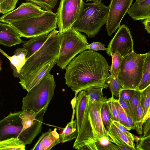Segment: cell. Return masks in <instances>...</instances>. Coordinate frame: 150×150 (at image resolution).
<instances>
[{"label":"cell","instance_id":"48","mask_svg":"<svg viewBox=\"0 0 150 150\" xmlns=\"http://www.w3.org/2000/svg\"><path fill=\"white\" fill-rule=\"evenodd\" d=\"M117 150H132L130 148L120 145H116Z\"/></svg>","mask_w":150,"mask_h":150},{"label":"cell","instance_id":"31","mask_svg":"<svg viewBox=\"0 0 150 150\" xmlns=\"http://www.w3.org/2000/svg\"><path fill=\"white\" fill-rule=\"evenodd\" d=\"M141 97V91L135 90L133 97L128 103L131 114L135 123L136 121L137 110Z\"/></svg>","mask_w":150,"mask_h":150},{"label":"cell","instance_id":"2","mask_svg":"<svg viewBox=\"0 0 150 150\" xmlns=\"http://www.w3.org/2000/svg\"><path fill=\"white\" fill-rule=\"evenodd\" d=\"M56 87L54 76L49 73L23 98L22 110H28L38 112L37 117L43 116L53 96Z\"/></svg>","mask_w":150,"mask_h":150},{"label":"cell","instance_id":"39","mask_svg":"<svg viewBox=\"0 0 150 150\" xmlns=\"http://www.w3.org/2000/svg\"><path fill=\"white\" fill-rule=\"evenodd\" d=\"M114 96H112L108 99L110 110L113 121H116L119 122L118 111L114 103Z\"/></svg>","mask_w":150,"mask_h":150},{"label":"cell","instance_id":"46","mask_svg":"<svg viewBox=\"0 0 150 150\" xmlns=\"http://www.w3.org/2000/svg\"><path fill=\"white\" fill-rule=\"evenodd\" d=\"M79 150H97L95 142L86 144L77 149Z\"/></svg>","mask_w":150,"mask_h":150},{"label":"cell","instance_id":"9","mask_svg":"<svg viewBox=\"0 0 150 150\" xmlns=\"http://www.w3.org/2000/svg\"><path fill=\"white\" fill-rule=\"evenodd\" d=\"M83 0H61L56 13L59 33L73 27L83 9Z\"/></svg>","mask_w":150,"mask_h":150},{"label":"cell","instance_id":"14","mask_svg":"<svg viewBox=\"0 0 150 150\" xmlns=\"http://www.w3.org/2000/svg\"><path fill=\"white\" fill-rule=\"evenodd\" d=\"M22 110L11 112L0 121V140L18 137L23 125L20 117Z\"/></svg>","mask_w":150,"mask_h":150},{"label":"cell","instance_id":"33","mask_svg":"<svg viewBox=\"0 0 150 150\" xmlns=\"http://www.w3.org/2000/svg\"><path fill=\"white\" fill-rule=\"evenodd\" d=\"M34 3L45 11H51L55 7L59 0H25Z\"/></svg>","mask_w":150,"mask_h":150},{"label":"cell","instance_id":"18","mask_svg":"<svg viewBox=\"0 0 150 150\" xmlns=\"http://www.w3.org/2000/svg\"><path fill=\"white\" fill-rule=\"evenodd\" d=\"M62 143L57 129L53 130L49 129L48 131L43 133L31 149V150H50L56 145Z\"/></svg>","mask_w":150,"mask_h":150},{"label":"cell","instance_id":"10","mask_svg":"<svg viewBox=\"0 0 150 150\" xmlns=\"http://www.w3.org/2000/svg\"><path fill=\"white\" fill-rule=\"evenodd\" d=\"M133 41L131 32L125 25H120L114 36L108 45L106 53L109 56L112 53L119 52L123 57L134 52Z\"/></svg>","mask_w":150,"mask_h":150},{"label":"cell","instance_id":"26","mask_svg":"<svg viewBox=\"0 0 150 150\" xmlns=\"http://www.w3.org/2000/svg\"><path fill=\"white\" fill-rule=\"evenodd\" d=\"M38 114L28 110H22L20 117L22 120L23 128L20 133L34 124Z\"/></svg>","mask_w":150,"mask_h":150},{"label":"cell","instance_id":"37","mask_svg":"<svg viewBox=\"0 0 150 150\" xmlns=\"http://www.w3.org/2000/svg\"><path fill=\"white\" fill-rule=\"evenodd\" d=\"M114 100L118 111L119 122L125 127L127 129L126 124V120L127 118V114L120 104L118 100L114 98Z\"/></svg>","mask_w":150,"mask_h":150},{"label":"cell","instance_id":"50","mask_svg":"<svg viewBox=\"0 0 150 150\" xmlns=\"http://www.w3.org/2000/svg\"><path fill=\"white\" fill-rule=\"evenodd\" d=\"M149 117H150V107L149 108V111H148V113L147 116V120Z\"/></svg>","mask_w":150,"mask_h":150},{"label":"cell","instance_id":"34","mask_svg":"<svg viewBox=\"0 0 150 150\" xmlns=\"http://www.w3.org/2000/svg\"><path fill=\"white\" fill-rule=\"evenodd\" d=\"M113 143L106 137H102L95 142L97 150H117L116 144Z\"/></svg>","mask_w":150,"mask_h":150},{"label":"cell","instance_id":"41","mask_svg":"<svg viewBox=\"0 0 150 150\" xmlns=\"http://www.w3.org/2000/svg\"><path fill=\"white\" fill-rule=\"evenodd\" d=\"M112 122L122 132L126 134L132 141H134L136 140L135 136L130 133L127 128L121 124L119 122L113 121Z\"/></svg>","mask_w":150,"mask_h":150},{"label":"cell","instance_id":"5","mask_svg":"<svg viewBox=\"0 0 150 150\" xmlns=\"http://www.w3.org/2000/svg\"><path fill=\"white\" fill-rule=\"evenodd\" d=\"M60 34V47L57 64L64 69L76 55L88 49L89 44L86 36L73 27Z\"/></svg>","mask_w":150,"mask_h":150},{"label":"cell","instance_id":"8","mask_svg":"<svg viewBox=\"0 0 150 150\" xmlns=\"http://www.w3.org/2000/svg\"><path fill=\"white\" fill-rule=\"evenodd\" d=\"M61 40L59 33L50 37L44 45L27 60L21 70L23 76L31 74L58 58Z\"/></svg>","mask_w":150,"mask_h":150},{"label":"cell","instance_id":"6","mask_svg":"<svg viewBox=\"0 0 150 150\" xmlns=\"http://www.w3.org/2000/svg\"><path fill=\"white\" fill-rule=\"evenodd\" d=\"M146 55L134 52L123 57L117 79L122 89L137 90L142 77Z\"/></svg>","mask_w":150,"mask_h":150},{"label":"cell","instance_id":"20","mask_svg":"<svg viewBox=\"0 0 150 150\" xmlns=\"http://www.w3.org/2000/svg\"><path fill=\"white\" fill-rule=\"evenodd\" d=\"M127 13L134 20L150 19V0L135 1Z\"/></svg>","mask_w":150,"mask_h":150},{"label":"cell","instance_id":"3","mask_svg":"<svg viewBox=\"0 0 150 150\" xmlns=\"http://www.w3.org/2000/svg\"><path fill=\"white\" fill-rule=\"evenodd\" d=\"M109 10V6L101 2L84 3L80 17L72 27L88 37H94L106 23Z\"/></svg>","mask_w":150,"mask_h":150},{"label":"cell","instance_id":"19","mask_svg":"<svg viewBox=\"0 0 150 150\" xmlns=\"http://www.w3.org/2000/svg\"><path fill=\"white\" fill-rule=\"evenodd\" d=\"M59 32V31L54 29L50 33L32 37L28 40L23 41V47L26 50L27 52V61L44 45L50 37Z\"/></svg>","mask_w":150,"mask_h":150},{"label":"cell","instance_id":"17","mask_svg":"<svg viewBox=\"0 0 150 150\" xmlns=\"http://www.w3.org/2000/svg\"><path fill=\"white\" fill-rule=\"evenodd\" d=\"M21 35L17 30L9 23L0 22V44L11 47L23 43Z\"/></svg>","mask_w":150,"mask_h":150},{"label":"cell","instance_id":"28","mask_svg":"<svg viewBox=\"0 0 150 150\" xmlns=\"http://www.w3.org/2000/svg\"><path fill=\"white\" fill-rule=\"evenodd\" d=\"M111 56L112 63L109 69V71L111 75L117 79L123 57L118 52L111 53Z\"/></svg>","mask_w":150,"mask_h":150},{"label":"cell","instance_id":"49","mask_svg":"<svg viewBox=\"0 0 150 150\" xmlns=\"http://www.w3.org/2000/svg\"><path fill=\"white\" fill-rule=\"evenodd\" d=\"M102 0H86V2L92 1L94 3H101Z\"/></svg>","mask_w":150,"mask_h":150},{"label":"cell","instance_id":"47","mask_svg":"<svg viewBox=\"0 0 150 150\" xmlns=\"http://www.w3.org/2000/svg\"><path fill=\"white\" fill-rule=\"evenodd\" d=\"M142 22L144 25L145 29L148 33L150 34V19H144Z\"/></svg>","mask_w":150,"mask_h":150},{"label":"cell","instance_id":"40","mask_svg":"<svg viewBox=\"0 0 150 150\" xmlns=\"http://www.w3.org/2000/svg\"><path fill=\"white\" fill-rule=\"evenodd\" d=\"M135 90L129 89H122L120 92L118 98L125 101L128 103L131 99Z\"/></svg>","mask_w":150,"mask_h":150},{"label":"cell","instance_id":"32","mask_svg":"<svg viewBox=\"0 0 150 150\" xmlns=\"http://www.w3.org/2000/svg\"><path fill=\"white\" fill-rule=\"evenodd\" d=\"M143 105L141 97L138 106L136 113V118L135 124L136 130L137 134L142 136L143 133Z\"/></svg>","mask_w":150,"mask_h":150},{"label":"cell","instance_id":"13","mask_svg":"<svg viewBox=\"0 0 150 150\" xmlns=\"http://www.w3.org/2000/svg\"><path fill=\"white\" fill-rule=\"evenodd\" d=\"M88 96V109L89 117L97 141L103 137L108 138L107 132L103 124L100 114V109L103 104L108 99L105 96L100 100L93 101L90 99Z\"/></svg>","mask_w":150,"mask_h":150},{"label":"cell","instance_id":"11","mask_svg":"<svg viewBox=\"0 0 150 150\" xmlns=\"http://www.w3.org/2000/svg\"><path fill=\"white\" fill-rule=\"evenodd\" d=\"M133 0H110L106 23L109 36L115 32L125 14L132 5Z\"/></svg>","mask_w":150,"mask_h":150},{"label":"cell","instance_id":"38","mask_svg":"<svg viewBox=\"0 0 150 150\" xmlns=\"http://www.w3.org/2000/svg\"><path fill=\"white\" fill-rule=\"evenodd\" d=\"M136 148L138 150H150V135L139 138Z\"/></svg>","mask_w":150,"mask_h":150},{"label":"cell","instance_id":"51","mask_svg":"<svg viewBox=\"0 0 150 150\" xmlns=\"http://www.w3.org/2000/svg\"><path fill=\"white\" fill-rule=\"evenodd\" d=\"M3 64V62L2 60L1 59L0 60V70L1 71L2 69L1 67V66L2 65V64Z\"/></svg>","mask_w":150,"mask_h":150},{"label":"cell","instance_id":"43","mask_svg":"<svg viewBox=\"0 0 150 150\" xmlns=\"http://www.w3.org/2000/svg\"><path fill=\"white\" fill-rule=\"evenodd\" d=\"M143 136L144 137L150 135V117L144 123L143 127Z\"/></svg>","mask_w":150,"mask_h":150},{"label":"cell","instance_id":"4","mask_svg":"<svg viewBox=\"0 0 150 150\" xmlns=\"http://www.w3.org/2000/svg\"><path fill=\"white\" fill-rule=\"evenodd\" d=\"M88 98L85 90L79 93L75 100L77 135L73 147L76 149L97 141L93 129L88 109Z\"/></svg>","mask_w":150,"mask_h":150},{"label":"cell","instance_id":"27","mask_svg":"<svg viewBox=\"0 0 150 150\" xmlns=\"http://www.w3.org/2000/svg\"><path fill=\"white\" fill-rule=\"evenodd\" d=\"M108 100L103 103L100 111L102 122L107 132L109 130L113 122Z\"/></svg>","mask_w":150,"mask_h":150},{"label":"cell","instance_id":"45","mask_svg":"<svg viewBox=\"0 0 150 150\" xmlns=\"http://www.w3.org/2000/svg\"><path fill=\"white\" fill-rule=\"evenodd\" d=\"M118 100L120 104L125 110L127 114L132 117L128 103L120 98H118Z\"/></svg>","mask_w":150,"mask_h":150},{"label":"cell","instance_id":"1","mask_svg":"<svg viewBox=\"0 0 150 150\" xmlns=\"http://www.w3.org/2000/svg\"><path fill=\"white\" fill-rule=\"evenodd\" d=\"M110 67L105 58L100 54L85 50L73 58L66 67L65 83L76 95L94 86L108 87Z\"/></svg>","mask_w":150,"mask_h":150},{"label":"cell","instance_id":"23","mask_svg":"<svg viewBox=\"0 0 150 150\" xmlns=\"http://www.w3.org/2000/svg\"><path fill=\"white\" fill-rule=\"evenodd\" d=\"M75 112H73L71 121L68 122L62 132L59 134L62 143H64L76 139L77 135V130L76 120H74Z\"/></svg>","mask_w":150,"mask_h":150},{"label":"cell","instance_id":"36","mask_svg":"<svg viewBox=\"0 0 150 150\" xmlns=\"http://www.w3.org/2000/svg\"><path fill=\"white\" fill-rule=\"evenodd\" d=\"M19 0H0V12L4 14L13 10Z\"/></svg>","mask_w":150,"mask_h":150},{"label":"cell","instance_id":"30","mask_svg":"<svg viewBox=\"0 0 150 150\" xmlns=\"http://www.w3.org/2000/svg\"><path fill=\"white\" fill-rule=\"evenodd\" d=\"M108 88L104 86H96L89 87L85 90L90 99L92 100L96 101L100 100L103 97V90Z\"/></svg>","mask_w":150,"mask_h":150},{"label":"cell","instance_id":"35","mask_svg":"<svg viewBox=\"0 0 150 150\" xmlns=\"http://www.w3.org/2000/svg\"><path fill=\"white\" fill-rule=\"evenodd\" d=\"M108 85L112 96L119 98L120 91L122 89V86L117 79L110 74L109 76Z\"/></svg>","mask_w":150,"mask_h":150},{"label":"cell","instance_id":"22","mask_svg":"<svg viewBox=\"0 0 150 150\" xmlns=\"http://www.w3.org/2000/svg\"><path fill=\"white\" fill-rule=\"evenodd\" d=\"M43 116L36 117L34 124L20 133L18 137L26 145L31 144L34 138L40 133Z\"/></svg>","mask_w":150,"mask_h":150},{"label":"cell","instance_id":"16","mask_svg":"<svg viewBox=\"0 0 150 150\" xmlns=\"http://www.w3.org/2000/svg\"><path fill=\"white\" fill-rule=\"evenodd\" d=\"M0 52L10 61V65L13 70V74L15 78L21 79L23 76L21 74V70L26 61L27 52L24 48H18L16 50L13 55L10 56L0 48Z\"/></svg>","mask_w":150,"mask_h":150},{"label":"cell","instance_id":"12","mask_svg":"<svg viewBox=\"0 0 150 150\" xmlns=\"http://www.w3.org/2000/svg\"><path fill=\"white\" fill-rule=\"evenodd\" d=\"M46 11L32 3H23L16 9L1 16L0 18V21L10 23L24 21L42 16Z\"/></svg>","mask_w":150,"mask_h":150},{"label":"cell","instance_id":"21","mask_svg":"<svg viewBox=\"0 0 150 150\" xmlns=\"http://www.w3.org/2000/svg\"><path fill=\"white\" fill-rule=\"evenodd\" d=\"M109 140L116 145L125 146L136 150L134 141L121 131L112 122L108 132Z\"/></svg>","mask_w":150,"mask_h":150},{"label":"cell","instance_id":"25","mask_svg":"<svg viewBox=\"0 0 150 150\" xmlns=\"http://www.w3.org/2000/svg\"><path fill=\"white\" fill-rule=\"evenodd\" d=\"M142 80L137 90L141 91L150 84V52L146 53Z\"/></svg>","mask_w":150,"mask_h":150},{"label":"cell","instance_id":"29","mask_svg":"<svg viewBox=\"0 0 150 150\" xmlns=\"http://www.w3.org/2000/svg\"><path fill=\"white\" fill-rule=\"evenodd\" d=\"M141 91V98L143 105V122L147 120L150 107V84Z\"/></svg>","mask_w":150,"mask_h":150},{"label":"cell","instance_id":"24","mask_svg":"<svg viewBox=\"0 0 150 150\" xmlns=\"http://www.w3.org/2000/svg\"><path fill=\"white\" fill-rule=\"evenodd\" d=\"M25 147L24 143L17 137L0 140V150H25Z\"/></svg>","mask_w":150,"mask_h":150},{"label":"cell","instance_id":"44","mask_svg":"<svg viewBox=\"0 0 150 150\" xmlns=\"http://www.w3.org/2000/svg\"><path fill=\"white\" fill-rule=\"evenodd\" d=\"M127 116L126 124L127 129L129 131L131 129L135 130L136 126L135 122L130 116L127 115Z\"/></svg>","mask_w":150,"mask_h":150},{"label":"cell","instance_id":"7","mask_svg":"<svg viewBox=\"0 0 150 150\" xmlns=\"http://www.w3.org/2000/svg\"><path fill=\"white\" fill-rule=\"evenodd\" d=\"M21 37L30 38L50 33L57 28L56 13L47 11L42 16L10 23Z\"/></svg>","mask_w":150,"mask_h":150},{"label":"cell","instance_id":"52","mask_svg":"<svg viewBox=\"0 0 150 150\" xmlns=\"http://www.w3.org/2000/svg\"><path fill=\"white\" fill-rule=\"evenodd\" d=\"M143 0H136V1H143Z\"/></svg>","mask_w":150,"mask_h":150},{"label":"cell","instance_id":"15","mask_svg":"<svg viewBox=\"0 0 150 150\" xmlns=\"http://www.w3.org/2000/svg\"><path fill=\"white\" fill-rule=\"evenodd\" d=\"M57 59H54L32 73L23 76L19 83L23 89L28 92L38 84L57 64Z\"/></svg>","mask_w":150,"mask_h":150},{"label":"cell","instance_id":"42","mask_svg":"<svg viewBox=\"0 0 150 150\" xmlns=\"http://www.w3.org/2000/svg\"><path fill=\"white\" fill-rule=\"evenodd\" d=\"M88 49L93 51L100 50L106 51L107 48L105 47L104 45L100 42H93L89 44L88 47Z\"/></svg>","mask_w":150,"mask_h":150}]
</instances>
